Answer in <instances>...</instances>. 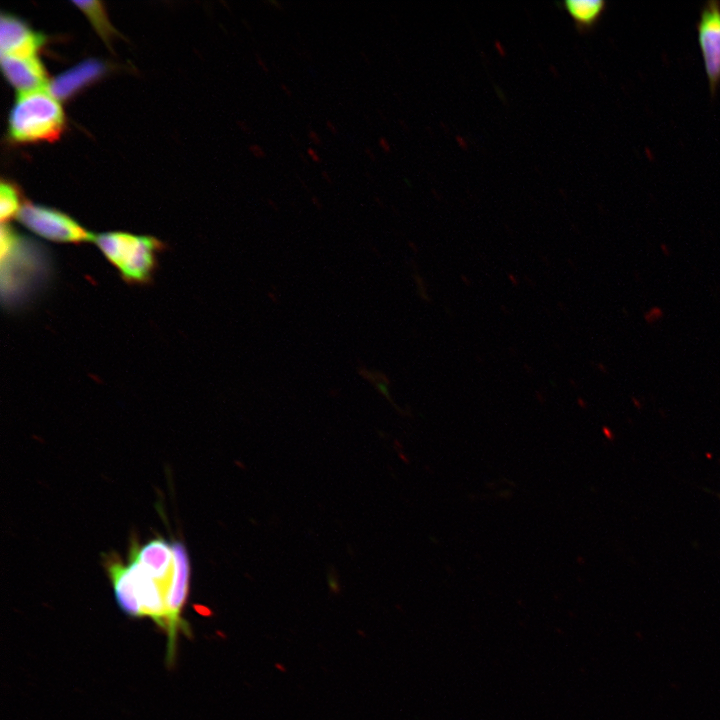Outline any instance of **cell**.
I'll use <instances>...</instances> for the list:
<instances>
[{
  "mask_svg": "<svg viewBox=\"0 0 720 720\" xmlns=\"http://www.w3.org/2000/svg\"><path fill=\"white\" fill-rule=\"evenodd\" d=\"M93 242L125 282L139 285L152 280L158 266V256L165 248L153 236L122 231L97 234Z\"/></svg>",
  "mask_w": 720,
  "mask_h": 720,
  "instance_id": "obj_2",
  "label": "cell"
},
{
  "mask_svg": "<svg viewBox=\"0 0 720 720\" xmlns=\"http://www.w3.org/2000/svg\"><path fill=\"white\" fill-rule=\"evenodd\" d=\"M237 125H238V127L241 129L242 132H244V133H246V134H251L252 129H251V126H250L248 123H246V122H244V121H241V120H238V121H237Z\"/></svg>",
  "mask_w": 720,
  "mask_h": 720,
  "instance_id": "obj_22",
  "label": "cell"
},
{
  "mask_svg": "<svg viewBox=\"0 0 720 720\" xmlns=\"http://www.w3.org/2000/svg\"><path fill=\"white\" fill-rule=\"evenodd\" d=\"M242 23L244 24V26L246 27V29H248V31H252V25H251V22H250L249 20L242 19Z\"/></svg>",
  "mask_w": 720,
  "mask_h": 720,
  "instance_id": "obj_28",
  "label": "cell"
},
{
  "mask_svg": "<svg viewBox=\"0 0 720 720\" xmlns=\"http://www.w3.org/2000/svg\"><path fill=\"white\" fill-rule=\"evenodd\" d=\"M173 574L168 598V611L175 640L180 631L187 632L188 624L182 618V610L189 591L190 561L186 547L173 541Z\"/></svg>",
  "mask_w": 720,
  "mask_h": 720,
  "instance_id": "obj_6",
  "label": "cell"
},
{
  "mask_svg": "<svg viewBox=\"0 0 720 720\" xmlns=\"http://www.w3.org/2000/svg\"><path fill=\"white\" fill-rule=\"evenodd\" d=\"M298 156L303 163L308 164L307 157L303 154V152H299Z\"/></svg>",
  "mask_w": 720,
  "mask_h": 720,
  "instance_id": "obj_29",
  "label": "cell"
},
{
  "mask_svg": "<svg viewBox=\"0 0 720 720\" xmlns=\"http://www.w3.org/2000/svg\"><path fill=\"white\" fill-rule=\"evenodd\" d=\"M41 33L33 31L24 21L10 14L0 19V50L7 56H36L44 43Z\"/></svg>",
  "mask_w": 720,
  "mask_h": 720,
  "instance_id": "obj_7",
  "label": "cell"
},
{
  "mask_svg": "<svg viewBox=\"0 0 720 720\" xmlns=\"http://www.w3.org/2000/svg\"><path fill=\"white\" fill-rule=\"evenodd\" d=\"M22 205L16 188L12 184L2 181L0 185L1 222L7 223L13 217H17Z\"/></svg>",
  "mask_w": 720,
  "mask_h": 720,
  "instance_id": "obj_13",
  "label": "cell"
},
{
  "mask_svg": "<svg viewBox=\"0 0 720 720\" xmlns=\"http://www.w3.org/2000/svg\"><path fill=\"white\" fill-rule=\"evenodd\" d=\"M1 68L19 93L44 89L47 85L46 71L37 56L1 55Z\"/></svg>",
  "mask_w": 720,
  "mask_h": 720,
  "instance_id": "obj_8",
  "label": "cell"
},
{
  "mask_svg": "<svg viewBox=\"0 0 720 720\" xmlns=\"http://www.w3.org/2000/svg\"><path fill=\"white\" fill-rule=\"evenodd\" d=\"M248 151L251 153L252 156H254L257 159H263L266 157V151L264 148L257 144V143H251L248 145Z\"/></svg>",
  "mask_w": 720,
  "mask_h": 720,
  "instance_id": "obj_14",
  "label": "cell"
},
{
  "mask_svg": "<svg viewBox=\"0 0 720 720\" xmlns=\"http://www.w3.org/2000/svg\"><path fill=\"white\" fill-rule=\"evenodd\" d=\"M105 70V65L95 59H89L56 76L50 83L48 90L56 99H67L99 78Z\"/></svg>",
  "mask_w": 720,
  "mask_h": 720,
  "instance_id": "obj_9",
  "label": "cell"
},
{
  "mask_svg": "<svg viewBox=\"0 0 720 720\" xmlns=\"http://www.w3.org/2000/svg\"><path fill=\"white\" fill-rule=\"evenodd\" d=\"M558 5L569 14L580 33L591 31L598 24L607 7L604 0H565Z\"/></svg>",
  "mask_w": 720,
  "mask_h": 720,
  "instance_id": "obj_11",
  "label": "cell"
},
{
  "mask_svg": "<svg viewBox=\"0 0 720 720\" xmlns=\"http://www.w3.org/2000/svg\"><path fill=\"white\" fill-rule=\"evenodd\" d=\"M307 136L314 145H317V146L322 145V143H323L322 138L314 129L308 128Z\"/></svg>",
  "mask_w": 720,
  "mask_h": 720,
  "instance_id": "obj_16",
  "label": "cell"
},
{
  "mask_svg": "<svg viewBox=\"0 0 720 720\" xmlns=\"http://www.w3.org/2000/svg\"><path fill=\"white\" fill-rule=\"evenodd\" d=\"M378 145L385 153L390 151V144L384 136L379 137Z\"/></svg>",
  "mask_w": 720,
  "mask_h": 720,
  "instance_id": "obj_20",
  "label": "cell"
},
{
  "mask_svg": "<svg viewBox=\"0 0 720 720\" xmlns=\"http://www.w3.org/2000/svg\"><path fill=\"white\" fill-rule=\"evenodd\" d=\"M64 127V112L48 89L19 93L8 117V133L15 142L53 141Z\"/></svg>",
  "mask_w": 720,
  "mask_h": 720,
  "instance_id": "obj_3",
  "label": "cell"
},
{
  "mask_svg": "<svg viewBox=\"0 0 720 720\" xmlns=\"http://www.w3.org/2000/svg\"><path fill=\"white\" fill-rule=\"evenodd\" d=\"M17 218L37 236L56 243L81 244L95 236L66 213L43 205L25 203Z\"/></svg>",
  "mask_w": 720,
  "mask_h": 720,
  "instance_id": "obj_4",
  "label": "cell"
},
{
  "mask_svg": "<svg viewBox=\"0 0 720 720\" xmlns=\"http://www.w3.org/2000/svg\"><path fill=\"white\" fill-rule=\"evenodd\" d=\"M1 298L7 310L24 307L51 279V255L44 245L18 233L9 223L1 225Z\"/></svg>",
  "mask_w": 720,
  "mask_h": 720,
  "instance_id": "obj_1",
  "label": "cell"
},
{
  "mask_svg": "<svg viewBox=\"0 0 720 720\" xmlns=\"http://www.w3.org/2000/svg\"><path fill=\"white\" fill-rule=\"evenodd\" d=\"M106 568L119 607L128 616L138 618V604L127 566L119 559L110 557L106 560Z\"/></svg>",
  "mask_w": 720,
  "mask_h": 720,
  "instance_id": "obj_10",
  "label": "cell"
},
{
  "mask_svg": "<svg viewBox=\"0 0 720 720\" xmlns=\"http://www.w3.org/2000/svg\"><path fill=\"white\" fill-rule=\"evenodd\" d=\"M263 2L279 11H284V5L279 0H263Z\"/></svg>",
  "mask_w": 720,
  "mask_h": 720,
  "instance_id": "obj_19",
  "label": "cell"
},
{
  "mask_svg": "<svg viewBox=\"0 0 720 720\" xmlns=\"http://www.w3.org/2000/svg\"><path fill=\"white\" fill-rule=\"evenodd\" d=\"M360 55H361V57H362V59L364 60L365 63H367V64H370V63H371V60H370L369 55H368L367 53H365L364 51H360Z\"/></svg>",
  "mask_w": 720,
  "mask_h": 720,
  "instance_id": "obj_27",
  "label": "cell"
},
{
  "mask_svg": "<svg viewBox=\"0 0 720 720\" xmlns=\"http://www.w3.org/2000/svg\"><path fill=\"white\" fill-rule=\"evenodd\" d=\"M377 387H378L379 391H380L383 395H385L386 397L389 398L388 388H387V386H386L385 383H378V384H377Z\"/></svg>",
  "mask_w": 720,
  "mask_h": 720,
  "instance_id": "obj_26",
  "label": "cell"
},
{
  "mask_svg": "<svg viewBox=\"0 0 720 720\" xmlns=\"http://www.w3.org/2000/svg\"><path fill=\"white\" fill-rule=\"evenodd\" d=\"M327 580H328L329 588L334 593H338L340 591V584H339L337 576L335 574L329 573Z\"/></svg>",
  "mask_w": 720,
  "mask_h": 720,
  "instance_id": "obj_15",
  "label": "cell"
},
{
  "mask_svg": "<svg viewBox=\"0 0 720 720\" xmlns=\"http://www.w3.org/2000/svg\"><path fill=\"white\" fill-rule=\"evenodd\" d=\"M280 88L284 92L285 95H287L288 97H292L293 92L288 85H286L285 83H281Z\"/></svg>",
  "mask_w": 720,
  "mask_h": 720,
  "instance_id": "obj_25",
  "label": "cell"
},
{
  "mask_svg": "<svg viewBox=\"0 0 720 720\" xmlns=\"http://www.w3.org/2000/svg\"><path fill=\"white\" fill-rule=\"evenodd\" d=\"M325 125H326V128L328 129V131H329L332 135H337V134H338V128H337V126L335 125V123H334L332 120L327 119V120L325 121Z\"/></svg>",
  "mask_w": 720,
  "mask_h": 720,
  "instance_id": "obj_21",
  "label": "cell"
},
{
  "mask_svg": "<svg viewBox=\"0 0 720 720\" xmlns=\"http://www.w3.org/2000/svg\"><path fill=\"white\" fill-rule=\"evenodd\" d=\"M312 202L317 206L321 205L320 200L316 196L312 197Z\"/></svg>",
  "mask_w": 720,
  "mask_h": 720,
  "instance_id": "obj_30",
  "label": "cell"
},
{
  "mask_svg": "<svg viewBox=\"0 0 720 720\" xmlns=\"http://www.w3.org/2000/svg\"><path fill=\"white\" fill-rule=\"evenodd\" d=\"M321 177H322V179H323L324 181H326L328 184H333L332 176H331V174H330L328 171L322 170V171H321Z\"/></svg>",
  "mask_w": 720,
  "mask_h": 720,
  "instance_id": "obj_24",
  "label": "cell"
},
{
  "mask_svg": "<svg viewBox=\"0 0 720 720\" xmlns=\"http://www.w3.org/2000/svg\"><path fill=\"white\" fill-rule=\"evenodd\" d=\"M255 60H256L257 65L263 72H265V73L269 72V67H268L266 61L261 57V55L259 53H255Z\"/></svg>",
  "mask_w": 720,
  "mask_h": 720,
  "instance_id": "obj_18",
  "label": "cell"
},
{
  "mask_svg": "<svg viewBox=\"0 0 720 720\" xmlns=\"http://www.w3.org/2000/svg\"><path fill=\"white\" fill-rule=\"evenodd\" d=\"M73 3L87 15L102 38L108 40L114 30L101 3L98 1H74Z\"/></svg>",
  "mask_w": 720,
  "mask_h": 720,
  "instance_id": "obj_12",
  "label": "cell"
},
{
  "mask_svg": "<svg viewBox=\"0 0 720 720\" xmlns=\"http://www.w3.org/2000/svg\"><path fill=\"white\" fill-rule=\"evenodd\" d=\"M364 153L368 157L369 160H371L372 162L376 161V159H377L376 154L370 147H365Z\"/></svg>",
  "mask_w": 720,
  "mask_h": 720,
  "instance_id": "obj_23",
  "label": "cell"
},
{
  "mask_svg": "<svg viewBox=\"0 0 720 720\" xmlns=\"http://www.w3.org/2000/svg\"><path fill=\"white\" fill-rule=\"evenodd\" d=\"M696 29L710 92L714 95L720 84V1L710 0L701 7Z\"/></svg>",
  "mask_w": 720,
  "mask_h": 720,
  "instance_id": "obj_5",
  "label": "cell"
},
{
  "mask_svg": "<svg viewBox=\"0 0 720 720\" xmlns=\"http://www.w3.org/2000/svg\"><path fill=\"white\" fill-rule=\"evenodd\" d=\"M306 155L312 160V162L319 164L322 162L321 156L318 154V152L313 147H307L306 148Z\"/></svg>",
  "mask_w": 720,
  "mask_h": 720,
  "instance_id": "obj_17",
  "label": "cell"
}]
</instances>
